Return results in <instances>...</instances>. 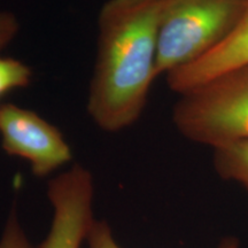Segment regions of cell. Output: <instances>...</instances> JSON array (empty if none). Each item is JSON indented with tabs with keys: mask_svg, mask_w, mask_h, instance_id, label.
I'll use <instances>...</instances> for the list:
<instances>
[{
	"mask_svg": "<svg viewBox=\"0 0 248 248\" xmlns=\"http://www.w3.org/2000/svg\"><path fill=\"white\" fill-rule=\"evenodd\" d=\"M164 0H108L98 16L97 57L88 113L99 129L131 126L156 77L157 29Z\"/></svg>",
	"mask_w": 248,
	"mask_h": 248,
	"instance_id": "6da1fadb",
	"label": "cell"
},
{
	"mask_svg": "<svg viewBox=\"0 0 248 248\" xmlns=\"http://www.w3.org/2000/svg\"><path fill=\"white\" fill-rule=\"evenodd\" d=\"M248 0H164L157 29L156 77L199 60L233 30Z\"/></svg>",
	"mask_w": 248,
	"mask_h": 248,
	"instance_id": "7a4b0ae2",
	"label": "cell"
},
{
	"mask_svg": "<svg viewBox=\"0 0 248 248\" xmlns=\"http://www.w3.org/2000/svg\"><path fill=\"white\" fill-rule=\"evenodd\" d=\"M172 121L184 137L215 150L248 141V64L183 93Z\"/></svg>",
	"mask_w": 248,
	"mask_h": 248,
	"instance_id": "3957f363",
	"label": "cell"
},
{
	"mask_svg": "<svg viewBox=\"0 0 248 248\" xmlns=\"http://www.w3.org/2000/svg\"><path fill=\"white\" fill-rule=\"evenodd\" d=\"M0 137L2 150L28 161L37 177H46L73 160L69 144L57 126L15 104L0 105Z\"/></svg>",
	"mask_w": 248,
	"mask_h": 248,
	"instance_id": "277c9868",
	"label": "cell"
},
{
	"mask_svg": "<svg viewBox=\"0 0 248 248\" xmlns=\"http://www.w3.org/2000/svg\"><path fill=\"white\" fill-rule=\"evenodd\" d=\"M93 178L80 164L55 176L47 186L53 208L48 234L40 248H80L93 222Z\"/></svg>",
	"mask_w": 248,
	"mask_h": 248,
	"instance_id": "5b68a950",
	"label": "cell"
},
{
	"mask_svg": "<svg viewBox=\"0 0 248 248\" xmlns=\"http://www.w3.org/2000/svg\"><path fill=\"white\" fill-rule=\"evenodd\" d=\"M248 64V1L229 36L199 60L167 75L170 90L179 95L206 84L229 71Z\"/></svg>",
	"mask_w": 248,
	"mask_h": 248,
	"instance_id": "8992f818",
	"label": "cell"
},
{
	"mask_svg": "<svg viewBox=\"0 0 248 248\" xmlns=\"http://www.w3.org/2000/svg\"><path fill=\"white\" fill-rule=\"evenodd\" d=\"M217 172L248 188V141L233 142L215 150Z\"/></svg>",
	"mask_w": 248,
	"mask_h": 248,
	"instance_id": "52a82bcc",
	"label": "cell"
},
{
	"mask_svg": "<svg viewBox=\"0 0 248 248\" xmlns=\"http://www.w3.org/2000/svg\"><path fill=\"white\" fill-rule=\"evenodd\" d=\"M33 71L21 60L0 57V97L13 90L30 85Z\"/></svg>",
	"mask_w": 248,
	"mask_h": 248,
	"instance_id": "ba28073f",
	"label": "cell"
},
{
	"mask_svg": "<svg viewBox=\"0 0 248 248\" xmlns=\"http://www.w3.org/2000/svg\"><path fill=\"white\" fill-rule=\"evenodd\" d=\"M85 241L88 248H121L114 238L109 225L105 221L98 219H93ZM216 248H239V244L237 239L226 238Z\"/></svg>",
	"mask_w": 248,
	"mask_h": 248,
	"instance_id": "9c48e42d",
	"label": "cell"
},
{
	"mask_svg": "<svg viewBox=\"0 0 248 248\" xmlns=\"http://www.w3.org/2000/svg\"><path fill=\"white\" fill-rule=\"evenodd\" d=\"M0 248H33L18 222L15 209H12L6 222L4 232L0 239Z\"/></svg>",
	"mask_w": 248,
	"mask_h": 248,
	"instance_id": "30bf717a",
	"label": "cell"
},
{
	"mask_svg": "<svg viewBox=\"0 0 248 248\" xmlns=\"http://www.w3.org/2000/svg\"><path fill=\"white\" fill-rule=\"evenodd\" d=\"M20 31V22L16 15L9 11L0 9V52L13 42Z\"/></svg>",
	"mask_w": 248,
	"mask_h": 248,
	"instance_id": "8fae6325",
	"label": "cell"
}]
</instances>
